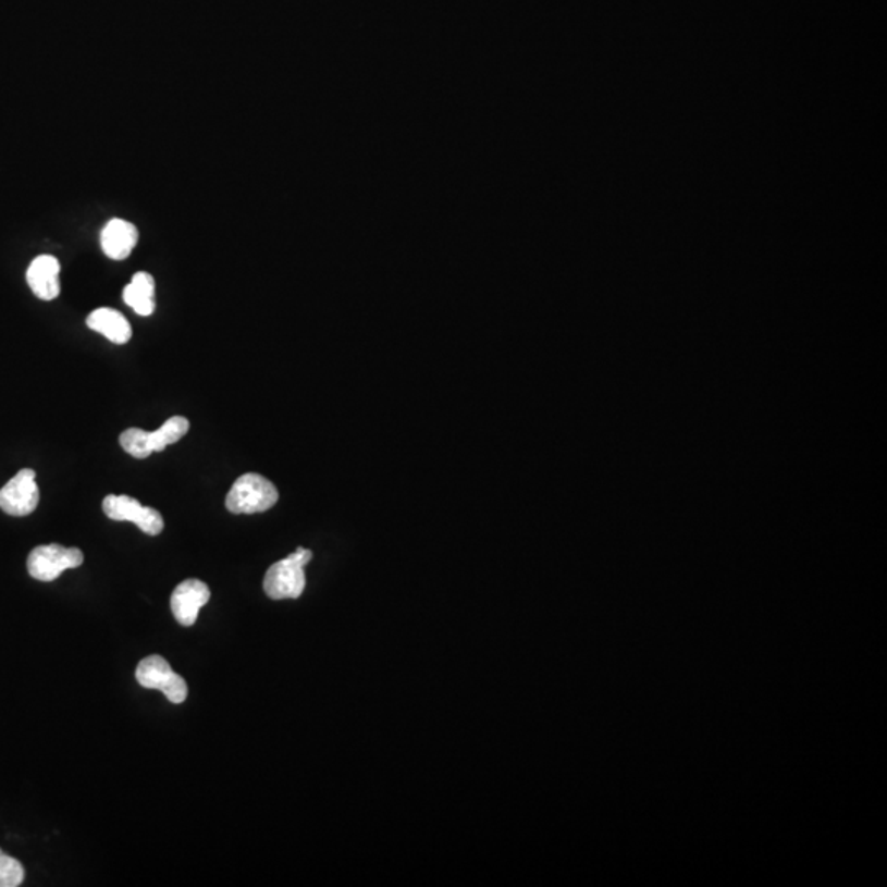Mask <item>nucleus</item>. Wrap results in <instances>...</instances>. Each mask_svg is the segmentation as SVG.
<instances>
[{
    "label": "nucleus",
    "instance_id": "1",
    "mask_svg": "<svg viewBox=\"0 0 887 887\" xmlns=\"http://www.w3.org/2000/svg\"><path fill=\"white\" fill-rule=\"evenodd\" d=\"M188 431V419L185 416H173L153 432L138 428L127 429L122 432L119 442H121L122 449L135 459H147L151 454L161 453L170 444L185 438Z\"/></svg>",
    "mask_w": 887,
    "mask_h": 887
},
{
    "label": "nucleus",
    "instance_id": "2",
    "mask_svg": "<svg viewBox=\"0 0 887 887\" xmlns=\"http://www.w3.org/2000/svg\"><path fill=\"white\" fill-rule=\"evenodd\" d=\"M311 559V551L298 547L292 556L273 564L264 574V593L272 600L299 599L306 587L305 567Z\"/></svg>",
    "mask_w": 887,
    "mask_h": 887
},
{
    "label": "nucleus",
    "instance_id": "3",
    "mask_svg": "<svg viewBox=\"0 0 887 887\" xmlns=\"http://www.w3.org/2000/svg\"><path fill=\"white\" fill-rule=\"evenodd\" d=\"M279 496V490L269 479L258 473H245L235 480L225 498V506L234 515H254L273 508Z\"/></svg>",
    "mask_w": 887,
    "mask_h": 887
},
{
    "label": "nucleus",
    "instance_id": "4",
    "mask_svg": "<svg viewBox=\"0 0 887 887\" xmlns=\"http://www.w3.org/2000/svg\"><path fill=\"white\" fill-rule=\"evenodd\" d=\"M138 683L145 689L160 690L171 703H183L188 697V683L182 676H177L164 657H145L135 670Z\"/></svg>",
    "mask_w": 887,
    "mask_h": 887
},
{
    "label": "nucleus",
    "instance_id": "5",
    "mask_svg": "<svg viewBox=\"0 0 887 887\" xmlns=\"http://www.w3.org/2000/svg\"><path fill=\"white\" fill-rule=\"evenodd\" d=\"M84 563V554L77 547H64L61 544L38 546L32 551L27 560L28 574L40 582H53L64 570L76 569Z\"/></svg>",
    "mask_w": 887,
    "mask_h": 887
},
{
    "label": "nucleus",
    "instance_id": "6",
    "mask_svg": "<svg viewBox=\"0 0 887 887\" xmlns=\"http://www.w3.org/2000/svg\"><path fill=\"white\" fill-rule=\"evenodd\" d=\"M108 518L114 521H131L137 525L148 537H158L164 528L160 513L150 506H144L128 495H108L102 502Z\"/></svg>",
    "mask_w": 887,
    "mask_h": 887
},
{
    "label": "nucleus",
    "instance_id": "7",
    "mask_svg": "<svg viewBox=\"0 0 887 887\" xmlns=\"http://www.w3.org/2000/svg\"><path fill=\"white\" fill-rule=\"evenodd\" d=\"M35 470L24 469L0 489V509L11 516H27L37 509L40 490Z\"/></svg>",
    "mask_w": 887,
    "mask_h": 887
},
{
    "label": "nucleus",
    "instance_id": "8",
    "mask_svg": "<svg viewBox=\"0 0 887 887\" xmlns=\"http://www.w3.org/2000/svg\"><path fill=\"white\" fill-rule=\"evenodd\" d=\"M211 599V590L202 580L188 579L173 590L170 605L174 618L182 627H193L198 619L199 609Z\"/></svg>",
    "mask_w": 887,
    "mask_h": 887
},
{
    "label": "nucleus",
    "instance_id": "9",
    "mask_svg": "<svg viewBox=\"0 0 887 887\" xmlns=\"http://www.w3.org/2000/svg\"><path fill=\"white\" fill-rule=\"evenodd\" d=\"M60 261L51 255H40L27 270V282L35 296L51 301L60 296Z\"/></svg>",
    "mask_w": 887,
    "mask_h": 887
},
{
    "label": "nucleus",
    "instance_id": "10",
    "mask_svg": "<svg viewBox=\"0 0 887 887\" xmlns=\"http://www.w3.org/2000/svg\"><path fill=\"white\" fill-rule=\"evenodd\" d=\"M138 242V231L131 222L112 219L101 232L102 251L112 260H125Z\"/></svg>",
    "mask_w": 887,
    "mask_h": 887
},
{
    "label": "nucleus",
    "instance_id": "11",
    "mask_svg": "<svg viewBox=\"0 0 887 887\" xmlns=\"http://www.w3.org/2000/svg\"><path fill=\"white\" fill-rule=\"evenodd\" d=\"M87 328L99 334L106 335L114 344H127L132 337V328L127 318L121 312L111 308H99L89 315L86 321Z\"/></svg>",
    "mask_w": 887,
    "mask_h": 887
},
{
    "label": "nucleus",
    "instance_id": "12",
    "mask_svg": "<svg viewBox=\"0 0 887 887\" xmlns=\"http://www.w3.org/2000/svg\"><path fill=\"white\" fill-rule=\"evenodd\" d=\"M125 305L131 306L137 315L150 316L155 311V279L150 273H135L132 282L124 289Z\"/></svg>",
    "mask_w": 887,
    "mask_h": 887
},
{
    "label": "nucleus",
    "instance_id": "13",
    "mask_svg": "<svg viewBox=\"0 0 887 887\" xmlns=\"http://www.w3.org/2000/svg\"><path fill=\"white\" fill-rule=\"evenodd\" d=\"M25 870L21 861L0 853V887H17L24 883Z\"/></svg>",
    "mask_w": 887,
    "mask_h": 887
}]
</instances>
